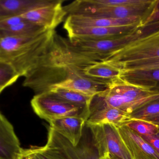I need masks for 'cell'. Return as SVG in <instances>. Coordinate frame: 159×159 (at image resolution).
Returning <instances> with one entry per match:
<instances>
[{
    "instance_id": "4dcf8cb0",
    "label": "cell",
    "mask_w": 159,
    "mask_h": 159,
    "mask_svg": "<svg viewBox=\"0 0 159 159\" xmlns=\"http://www.w3.org/2000/svg\"><path fill=\"white\" fill-rule=\"evenodd\" d=\"M141 120H145V121H147L149 123L155 124L159 127V114L147 117Z\"/></svg>"
},
{
    "instance_id": "7c38bea8",
    "label": "cell",
    "mask_w": 159,
    "mask_h": 159,
    "mask_svg": "<svg viewBox=\"0 0 159 159\" xmlns=\"http://www.w3.org/2000/svg\"><path fill=\"white\" fill-rule=\"evenodd\" d=\"M42 148L52 159H84L78 146H73L50 127L48 129L47 143Z\"/></svg>"
},
{
    "instance_id": "d6a6232c",
    "label": "cell",
    "mask_w": 159,
    "mask_h": 159,
    "mask_svg": "<svg viewBox=\"0 0 159 159\" xmlns=\"http://www.w3.org/2000/svg\"><path fill=\"white\" fill-rule=\"evenodd\" d=\"M100 159H111L110 156L108 155H106L100 158Z\"/></svg>"
},
{
    "instance_id": "7a4b0ae2",
    "label": "cell",
    "mask_w": 159,
    "mask_h": 159,
    "mask_svg": "<svg viewBox=\"0 0 159 159\" xmlns=\"http://www.w3.org/2000/svg\"><path fill=\"white\" fill-rule=\"evenodd\" d=\"M159 29V21L143 25L128 34L115 38L101 40L64 38V41L71 52L90 62H99L132 42Z\"/></svg>"
},
{
    "instance_id": "9a60e30c",
    "label": "cell",
    "mask_w": 159,
    "mask_h": 159,
    "mask_svg": "<svg viewBox=\"0 0 159 159\" xmlns=\"http://www.w3.org/2000/svg\"><path fill=\"white\" fill-rule=\"evenodd\" d=\"M21 149L13 125L0 111V159H16Z\"/></svg>"
},
{
    "instance_id": "5b68a950",
    "label": "cell",
    "mask_w": 159,
    "mask_h": 159,
    "mask_svg": "<svg viewBox=\"0 0 159 159\" xmlns=\"http://www.w3.org/2000/svg\"><path fill=\"white\" fill-rule=\"evenodd\" d=\"M159 58V29L132 42L102 60L114 66Z\"/></svg>"
},
{
    "instance_id": "4316f807",
    "label": "cell",
    "mask_w": 159,
    "mask_h": 159,
    "mask_svg": "<svg viewBox=\"0 0 159 159\" xmlns=\"http://www.w3.org/2000/svg\"><path fill=\"white\" fill-rule=\"evenodd\" d=\"M159 155V137L157 135H140Z\"/></svg>"
},
{
    "instance_id": "30bf717a",
    "label": "cell",
    "mask_w": 159,
    "mask_h": 159,
    "mask_svg": "<svg viewBox=\"0 0 159 159\" xmlns=\"http://www.w3.org/2000/svg\"><path fill=\"white\" fill-rule=\"evenodd\" d=\"M143 25V21L127 26L109 27H63L69 39L101 40L128 34Z\"/></svg>"
},
{
    "instance_id": "8fae6325",
    "label": "cell",
    "mask_w": 159,
    "mask_h": 159,
    "mask_svg": "<svg viewBox=\"0 0 159 159\" xmlns=\"http://www.w3.org/2000/svg\"><path fill=\"white\" fill-rule=\"evenodd\" d=\"M132 119L129 114L107 105L94 96L91 103L89 115L86 124L88 127L106 124L119 127L125 125Z\"/></svg>"
},
{
    "instance_id": "d4e9b609",
    "label": "cell",
    "mask_w": 159,
    "mask_h": 159,
    "mask_svg": "<svg viewBox=\"0 0 159 159\" xmlns=\"http://www.w3.org/2000/svg\"><path fill=\"white\" fill-rule=\"evenodd\" d=\"M159 114V101L153 102L138 109L131 115L133 119H142L147 117Z\"/></svg>"
},
{
    "instance_id": "836d02e7",
    "label": "cell",
    "mask_w": 159,
    "mask_h": 159,
    "mask_svg": "<svg viewBox=\"0 0 159 159\" xmlns=\"http://www.w3.org/2000/svg\"><path fill=\"white\" fill-rule=\"evenodd\" d=\"M110 156V158L111 159H122L120 158L117 157H115V156H112V155H109Z\"/></svg>"
},
{
    "instance_id": "cb8c5ba5",
    "label": "cell",
    "mask_w": 159,
    "mask_h": 159,
    "mask_svg": "<svg viewBox=\"0 0 159 159\" xmlns=\"http://www.w3.org/2000/svg\"><path fill=\"white\" fill-rule=\"evenodd\" d=\"M125 125L140 135H157L159 133L157 125L141 119H132Z\"/></svg>"
},
{
    "instance_id": "8992f818",
    "label": "cell",
    "mask_w": 159,
    "mask_h": 159,
    "mask_svg": "<svg viewBox=\"0 0 159 159\" xmlns=\"http://www.w3.org/2000/svg\"><path fill=\"white\" fill-rule=\"evenodd\" d=\"M31 105L38 116L48 122L69 117H80L86 120L89 115L88 111L56 98L48 91L35 94Z\"/></svg>"
},
{
    "instance_id": "f546056e",
    "label": "cell",
    "mask_w": 159,
    "mask_h": 159,
    "mask_svg": "<svg viewBox=\"0 0 159 159\" xmlns=\"http://www.w3.org/2000/svg\"><path fill=\"white\" fill-rule=\"evenodd\" d=\"M16 159H37L30 148H22Z\"/></svg>"
},
{
    "instance_id": "1f68e13d",
    "label": "cell",
    "mask_w": 159,
    "mask_h": 159,
    "mask_svg": "<svg viewBox=\"0 0 159 159\" xmlns=\"http://www.w3.org/2000/svg\"><path fill=\"white\" fill-rule=\"evenodd\" d=\"M159 9V0H157L155 6L153 8V10H157Z\"/></svg>"
},
{
    "instance_id": "3957f363",
    "label": "cell",
    "mask_w": 159,
    "mask_h": 159,
    "mask_svg": "<svg viewBox=\"0 0 159 159\" xmlns=\"http://www.w3.org/2000/svg\"><path fill=\"white\" fill-rule=\"evenodd\" d=\"M95 96L107 105L130 115L147 105L159 101V92L143 90L118 80Z\"/></svg>"
},
{
    "instance_id": "83f0119b",
    "label": "cell",
    "mask_w": 159,
    "mask_h": 159,
    "mask_svg": "<svg viewBox=\"0 0 159 159\" xmlns=\"http://www.w3.org/2000/svg\"><path fill=\"white\" fill-rule=\"evenodd\" d=\"M159 21V9L153 10L149 13L144 21V25H148L150 23Z\"/></svg>"
},
{
    "instance_id": "603a6c76",
    "label": "cell",
    "mask_w": 159,
    "mask_h": 159,
    "mask_svg": "<svg viewBox=\"0 0 159 159\" xmlns=\"http://www.w3.org/2000/svg\"><path fill=\"white\" fill-rule=\"evenodd\" d=\"M115 67L121 71H148L159 69V58L126 63Z\"/></svg>"
},
{
    "instance_id": "e0dca14e",
    "label": "cell",
    "mask_w": 159,
    "mask_h": 159,
    "mask_svg": "<svg viewBox=\"0 0 159 159\" xmlns=\"http://www.w3.org/2000/svg\"><path fill=\"white\" fill-rule=\"evenodd\" d=\"M86 121L80 117H69L49 121V127L76 147L80 143Z\"/></svg>"
},
{
    "instance_id": "e575fe53",
    "label": "cell",
    "mask_w": 159,
    "mask_h": 159,
    "mask_svg": "<svg viewBox=\"0 0 159 159\" xmlns=\"http://www.w3.org/2000/svg\"><path fill=\"white\" fill-rule=\"evenodd\" d=\"M3 90H4L0 88V93H1V92H2V91H3Z\"/></svg>"
},
{
    "instance_id": "9c48e42d",
    "label": "cell",
    "mask_w": 159,
    "mask_h": 159,
    "mask_svg": "<svg viewBox=\"0 0 159 159\" xmlns=\"http://www.w3.org/2000/svg\"><path fill=\"white\" fill-rule=\"evenodd\" d=\"M84 66L79 63L74 64L64 80L51 86L48 91L59 88L94 96L109 87V84L95 81L85 76L82 71Z\"/></svg>"
},
{
    "instance_id": "277c9868",
    "label": "cell",
    "mask_w": 159,
    "mask_h": 159,
    "mask_svg": "<svg viewBox=\"0 0 159 159\" xmlns=\"http://www.w3.org/2000/svg\"><path fill=\"white\" fill-rule=\"evenodd\" d=\"M157 0L144 4L116 6L101 3L98 0H77L64 6L67 15L93 18L123 19L144 16L152 11Z\"/></svg>"
},
{
    "instance_id": "2e32d148",
    "label": "cell",
    "mask_w": 159,
    "mask_h": 159,
    "mask_svg": "<svg viewBox=\"0 0 159 159\" xmlns=\"http://www.w3.org/2000/svg\"><path fill=\"white\" fill-rule=\"evenodd\" d=\"M118 80L143 90L159 92V69L121 71Z\"/></svg>"
},
{
    "instance_id": "5bb4252c",
    "label": "cell",
    "mask_w": 159,
    "mask_h": 159,
    "mask_svg": "<svg viewBox=\"0 0 159 159\" xmlns=\"http://www.w3.org/2000/svg\"><path fill=\"white\" fill-rule=\"evenodd\" d=\"M141 17H131L123 19L93 18L77 15H69L63 27H109L127 26L143 21Z\"/></svg>"
},
{
    "instance_id": "ffe728a7",
    "label": "cell",
    "mask_w": 159,
    "mask_h": 159,
    "mask_svg": "<svg viewBox=\"0 0 159 159\" xmlns=\"http://www.w3.org/2000/svg\"><path fill=\"white\" fill-rule=\"evenodd\" d=\"M56 98L80 107L90 113V106L94 96H89L74 91L54 88L48 91Z\"/></svg>"
},
{
    "instance_id": "d6986e66",
    "label": "cell",
    "mask_w": 159,
    "mask_h": 159,
    "mask_svg": "<svg viewBox=\"0 0 159 159\" xmlns=\"http://www.w3.org/2000/svg\"><path fill=\"white\" fill-rule=\"evenodd\" d=\"M47 2L48 0H0V18L21 15Z\"/></svg>"
},
{
    "instance_id": "52a82bcc",
    "label": "cell",
    "mask_w": 159,
    "mask_h": 159,
    "mask_svg": "<svg viewBox=\"0 0 159 159\" xmlns=\"http://www.w3.org/2000/svg\"><path fill=\"white\" fill-rule=\"evenodd\" d=\"M89 128L99 158L108 154L122 159H132L120 137L117 127L106 124Z\"/></svg>"
},
{
    "instance_id": "4fadbf2b",
    "label": "cell",
    "mask_w": 159,
    "mask_h": 159,
    "mask_svg": "<svg viewBox=\"0 0 159 159\" xmlns=\"http://www.w3.org/2000/svg\"><path fill=\"white\" fill-rule=\"evenodd\" d=\"M132 159H159V155L140 134L125 125L118 127Z\"/></svg>"
},
{
    "instance_id": "ba28073f",
    "label": "cell",
    "mask_w": 159,
    "mask_h": 159,
    "mask_svg": "<svg viewBox=\"0 0 159 159\" xmlns=\"http://www.w3.org/2000/svg\"><path fill=\"white\" fill-rule=\"evenodd\" d=\"M63 1L48 0L46 3L21 14L26 20L47 30H55L64 21L67 13L62 5Z\"/></svg>"
},
{
    "instance_id": "f1b7e54d",
    "label": "cell",
    "mask_w": 159,
    "mask_h": 159,
    "mask_svg": "<svg viewBox=\"0 0 159 159\" xmlns=\"http://www.w3.org/2000/svg\"><path fill=\"white\" fill-rule=\"evenodd\" d=\"M30 148L37 159H52L45 153L42 147H31Z\"/></svg>"
},
{
    "instance_id": "44dd1931",
    "label": "cell",
    "mask_w": 159,
    "mask_h": 159,
    "mask_svg": "<svg viewBox=\"0 0 159 159\" xmlns=\"http://www.w3.org/2000/svg\"><path fill=\"white\" fill-rule=\"evenodd\" d=\"M47 29L26 20L17 25L0 30V39L12 36H32L41 34Z\"/></svg>"
},
{
    "instance_id": "484cf974",
    "label": "cell",
    "mask_w": 159,
    "mask_h": 159,
    "mask_svg": "<svg viewBox=\"0 0 159 159\" xmlns=\"http://www.w3.org/2000/svg\"><path fill=\"white\" fill-rule=\"evenodd\" d=\"M25 21H26V20L22 17L21 15L1 17L0 30L12 27Z\"/></svg>"
},
{
    "instance_id": "ac0fdd59",
    "label": "cell",
    "mask_w": 159,
    "mask_h": 159,
    "mask_svg": "<svg viewBox=\"0 0 159 159\" xmlns=\"http://www.w3.org/2000/svg\"><path fill=\"white\" fill-rule=\"evenodd\" d=\"M82 71L88 78L109 85L118 80L121 74L118 68L104 62L87 64L82 68Z\"/></svg>"
},
{
    "instance_id": "7402d4cb",
    "label": "cell",
    "mask_w": 159,
    "mask_h": 159,
    "mask_svg": "<svg viewBox=\"0 0 159 159\" xmlns=\"http://www.w3.org/2000/svg\"><path fill=\"white\" fill-rule=\"evenodd\" d=\"M20 77L18 73L11 64L0 60V88L4 90L11 86Z\"/></svg>"
},
{
    "instance_id": "6da1fadb",
    "label": "cell",
    "mask_w": 159,
    "mask_h": 159,
    "mask_svg": "<svg viewBox=\"0 0 159 159\" xmlns=\"http://www.w3.org/2000/svg\"><path fill=\"white\" fill-rule=\"evenodd\" d=\"M56 33L55 30H48L38 35L0 39V60L11 64L24 77L47 55Z\"/></svg>"
},
{
    "instance_id": "d590c367",
    "label": "cell",
    "mask_w": 159,
    "mask_h": 159,
    "mask_svg": "<svg viewBox=\"0 0 159 159\" xmlns=\"http://www.w3.org/2000/svg\"><path fill=\"white\" fill-rule=\"evenodd\" d=\"M157 135L159 137V133H158V134H157Z\"/></svg>"
}]
</instances>
